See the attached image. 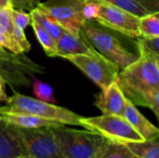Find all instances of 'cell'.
I'll return each instance as SVG.
<instances>
[{"label": "cell", "instance_id": "6da1fadb", "mask_svg": "<svg viewBox=\"0 0 159 158\" xmlns=\"http://www.w3.org/2000/svg\"><path fill=\"white\" fill-rule=\"evenodd\" d=\"M81 32L95 50L121 70L140 58L137 41L96 20H85Z\"/></svg>", "mask_w": 159, "mask_h": 158}, {"label": "cell", "instance_id": "7a4b0ae2", "mask_svg": "<svg viewBox=\"0 0 159 158\" xmlns=\"http://www.w3.org/2000/svg\"><path fill=\"white\" fill-rule=\"evenodd\" d=\"M6 104L0 106L2 114H26L38 116L47 120L56 121L63 125L79 126L81 115L54 103L42 102L35 98L28 97L13 91V95L5 102Z\"/></svg>", "mask_w": 159, "mask_h": 158}, {"label": "cell", "instance_id": "3957f363", "mask_svg": "<svg viewBox=\"0 0 159 158\" xmlns=\"http://www.w3.org/2000/svg\"><path fill=\"white\" fill-rule=\"evenodd\" d=\"M116 80L126 98L159 88V59L140 54L136 61L118 73Z\"/></svg>", "mask_w": 159, "mask_h": 158}, {"label": "cell", "instance_id": "277c9868", "mask_svg": "<svg viewBox=\"0 0 159 158\" xmlns=\"http://www.w3.org/2000/svg\"><path fill=\"white\" fill-rule=\"evenodd\" d=\"M60 149L66 158H96L104 139L90 130H78L61 127L52 128Z\"/></svg>", "mask_w": 159, "mask_h": 158}, {"label": "cell", "instance_id": "5b68a950", "mask_svg": "<svg viewBox=\"0 0 159 158\" xmlns=\"http://www.w3.org/2000/svg\"><path fill=\"white\" fill-rule=\"evenodd\" d=\"M45 67L24 53L13 54L0 47V74L11 87L30 86L29 77L45 74Z\"/></svg>", "mask_w": 159, "mask_h": 158}, {"label": "cell", "instance_id": "8992f818", "mask_svg": "<svg viewBox=\"0 0 159 158\" xmlns=\"http://www.w3.org/2000/svg\"><path fill=\"white\" fill-rule=\"evenodd\" d=\"M24 158H66L61 153L52 128L21 129L16 127Z\"/></svg>", "mask_w": 159, "mask_h": 158}, {"label": "cell", "instance_id": "52a82bcc", "mask_svg": "<svg viewBox=\"0 0 159 158\" xmlns=\"http://www.w3.org/2000/svg\"><path fill=\"white\" fill-rule=\"evenodd\" d=\"M80 124L81 127L86 129L96 132L110 140L121 142L143 141L142 136L132 128L124 116L103 114L99 116H82Z\"/></svg>", "mask_w": 159, "mask_h": 158}, {"label": "cell", "instance_id": "ba28073f", "mask_svg": "<svg viewBox=\"0 0 159 158\" xmlns=\"http://www.w3.org/2000/svg\"><path fill=\"white\" fill-rule=\"evenodd\" d=\"M64 59L82 71L101 89L108 88L117 79L119 68L99 52L70 55L65 56Z\"/></svg>", "mask_w": 159, "mask_h": 158}, {"label": "cell", "instance_id": "9c48e42d", "mask_svg": "<svg viewBox=\"0 0 159 158\" xmlns=\"http://www.w3.org/2000/svg\"><path fill=\"white\" fill-rule=\"evenodd\" d=\"M82 7V0H48L39 2L36 7L55 20L67 32L79 34L85 21Z\"/></svg>", "mask_w": 159, "mask_h": 158}, {"label": "cell", "instance_id": "30bf717a", "mask_svg": "<svg viewBox=\"0 0 159 158\" xmlns=\"http://www.w3.org/2000/svg\"><path fill=\"white\" fill-rule=\"evenodd\" d=\"M98 2L99 11L96 21L129 37L141 36L140 18L104 0H98Z\"/></svg>", "mask_w": 159, "mask_h": 158}, {"label": "cell", "instance_id": "8fae6325", "mask_svg": "<svg viewBox=\"0 0 159 158\" xmlns=\"http://www.w3.org/2000/svg\"><path fill=\"white\" fill-rule=\"evenodd\" d=\"M126 102L127 99L116 80L95 95L94 105L103 115L124 116Z\"/></svg>", "mask_w": 159, "mask_h": 158}, {"label": "cell", "instance_id": "7c38bea8", "mask_svg": "<svg viewBox=\"0 0 159 158\" xmlns=\"http://www.w3.org/2000/svg\"><path fill=\"white\" fill-rule=\"evenodd\" d=\"M97 52L86 40L81 31L79 34L65 31L56 42V57L64 58L70 55L96 54Z\"/></svg>", "mask_w": 159, "mask_h": 158}, {"label": "cell", "instance_id": "4fadbf2b", "mask_svg": "<svg viewBox=\"0 0 159 158\" xmlns=\"http://www.w3.org/2000/svg\"><path fill=\"white\" fill-rule=\"evenodd\" d=\"M0 158H24L16 127L0 120Z\"/></svg>", "mask_w": 159, "mask_h": 158}, {"label": "cell", "instance_id": "5bb4252c", "mask_svg": "<svg viewBox=\"0 0 159 158\" xmlns=\"http://www.w3.org/2000/svg\"><path fill=\"white\" fill-rule=\"evenodd\" d=\"M124 117L132 126V128L142 136L143 140H150L159 137V129L143 116L136 106L127 99Z\"/></svg>", "mask_w": 159, "mask_h": 158}, {"label": "cell", "instance_id": "9a60e30c", "mask_svg": "<svg viewBox=\"0 0 159 158\" xmlns=\"http://www.w3.org/2000/svg\"><path fill=\"white\" fill-rule=\"evenodd\" d=\"M0 120L21 129H39V128H57L64 126L61 123L47 120L38 116L26 114H2Z\"/></svg>", "mask_w": 159, "mask_h": 158}, {"label": "cell", "instance_id": "2e32d148", "mask_svg": "<svg viewBox=\"0 0 159 158\" xmlns=\"http://www.w3.org/2000/svg\"><path fill=\"white\" fill-rule=\"evenodd\" d=\"M138 18L159 12V0H104Z\"/></svg>", "mask_w": 159, "mask_h": 158}, {"label": "cell", "instance_id": "e0dca14e", "mask_svg": "<svg viewBox=\"0 0 159 158\" xmlns=\"http://www.w3.org/2000/svg\"><path fill=\"white\" fill-rule=\"evenodd\" d=\"M96 158H139L123 142L104 138Z\"/></svg>", "mask_w": 159, "mask_h": 158}, {"label": "cell", "instance_id": "ac0fdd59", "mask_svg": "<svg viewBox=\"0 0 159 158\" xmlns=\"http://www.w3.org/2000/svg\"><path fill=\"white\" fill-rule=\"evenodd\" d=\"M123 143L139 158H159V137Z\"/></svg>", "mask_w": 159, "mask_h": 158}, {"label": "cell", "instance_id": "d6986e66", "mask_svg": "<svg viewBox=\"0 0 159 158\" xmlns=\"http://www.w3.org/2000/svg\"><path fill=\"white\" fill-rule=\"evenodd\" d=\"M126 99L131 102L135 106L149 108L155 114L157 118H159V88L137 93Z\"/></svg>", "mask_w": 159, "mask_h": 158}, {"label": "cell", "instance_id": "ffe728a7", "mask_svg": "<svg viewBox=\"0 0 159 158\" xmlns=\"http://www.w3.org/2000/svg\"><path fill=\"white\" fill-rule=\"evenodd\" d=\"M30 16L31 19L36 20L39 24H41L43 28L46 29L50 34V35L56 40V42L60 38V36L66 31L55 20H53L42 10H40L38 7H34L30 10Z\"/></svg>", "mask_w": 159, "mask_h": 158}, {"label": "cell", "instance_id": "44dd1931", "mask_svg": "<svg viewBox=\"0 0 159 158\" xmlns=\"http://www.w3.org/2000/svg\"><path fill=\"white\" fill-rule=\"evenodd\" d=\"M31 25L34 31L38 42L42 46L46 54L49 57H56V40L36 20L31 19Z\"/></svg>", "mask_w": 159, "mask_h": 158}, {"label": "cell", "instance_id": "7402d4cb", "mask_svg": "<svg viewBox=\"0 0 159 158\" xmlns=\"http://www.w3.org/2000/svg\"><path fill=\"white\" fill-rule=\"evenodd\" d=\"M140 32L141 36H159V12L140 18Z\"/></svg>", "mask_w": 159, "mask_h": 158}, {"label": "cell", "instance_id": "603a6c76", "mask_svg": "<svg viewBox=\"0 0 159 158\" xmlns=\"http://www.w3.org/2000/svg\"><path fill=\"white\" fill-rule=\"evenodd\" d=\"M137 45L140 54L159 59V36H139L137 39Z\"/></svg>", "mask_w": 159, "mask_h": 158}, {"label": "cell", "instance_id": "cb8c5ba5", "mask_svg": "<svg viewBox=\"0 0 159 158\" xmlns=\"http://www.w3.org/2000/svg\"><path fill=\"white\" fill-rule=\"evenodd\" d=\"M33 91L37 100H40V101L46 102H49V103L56 102V99L54 98L53 88L49 85L36 79V78H34Z\"/></svg>", "mask_w": 159, "mask_h": 158}, {"label": "cell", "instance_id": "d4e9b609", "mask_svg": "<svg viewBox=\"0 0 159 158\" xmlns=\"http://www.w3.org/2000/svg\"><path fill=\"white\" fill-rule=\"evenodd\" d=\"M12 7L11 3L7 6L0 7V26L4 27L10 34H12L13 31V20L11 17Z\"/></svg>", "mask_w": 159, "mask_h": 158}, {"label": "cell", "instance_id": "484cf974", "mask_svg": "<svg viewBox=\"0 0 159 158\" xmlns=\"http://www.w3.org/2000/svg\"><path fill=\"white\" fill-rule=\"evenodd\" d=\"M11 17L13 23L20 27L21 29H25L29 24H31V16L26 13L22 9L19 8H11Z\"/></svg>", "mask_w": 159, "mask_h": 158}, {"label": "cell", "instance_id": "4316f807", "mask_svg": "<svg viewBox=\"0 0 159 158\" xmlns=\"http://www.w3.org/2000/svg\"><path fill=\"white\" fill-rule=\"evenodd\" d=\"M12 34H13V38L14 40L17 42V44L20 46V47L21 48L22 52H28L31 49V44L29 43V41L26 38V35L24 34L23 29H21L20 27H19L18 25L13 23V31H12Z\"/></svg>", "mask_w": 159, "mask_h": 158}, {"label": "cell", "instance_id": "83f0119b", "mask_svg": "<svg viewBox=\"0 0 159 158\" xmlns=\"http://www.w3.org/2000/svg\"><path fill=\"white\" fill-rule=\"evenodd\" d=\"M0 47L7 48L13 54H21L23 53L20 46L13 39H9L7 36L0 33Z\"/></svg>", "mask_w": 159, "mask_h": 158}, {"label": "cell", "instance_id": "f1b7e54d", "mask_svg": "<svg viewBox=\"0 0 159 158\" xmlns=\"http://www.w3.org/2000/svg\"><path fill=\"white\" fill-rule=\"evenodd\" d=\"M10 3L14 8L22 10H32L39 4V0H10Z\"/></svg>", "mask_w": 159, "mask_h": 158}, {"label": "cell", "instance_id": "f546056e", "mask_svg": "<svg viewBox=\"0 0 159 158\" xmlns=\"http://www.w3.org/2000/svg\"><path fill=\"white\" fill-rule=\"evenodd\" d=\"M6 80L0 74V102H6L8 98L6 92Z\"/></svg>", "mask_w": 159, "mask_h": 158}, {"label": "cell", "instance_id": "4dcf8cb0", "mask_svg": "<svg viewBox=\"0 0 159 158\" xmlns=\"http://www.w3.org/2000/svg\"><path fill=\"white\" fill-rule=\"evenodd\" d=\"M8 4H10V0H0V7L7 6Z\"/></svg>", "mask_w": 159, "mask_h": 158}]
</instances>
